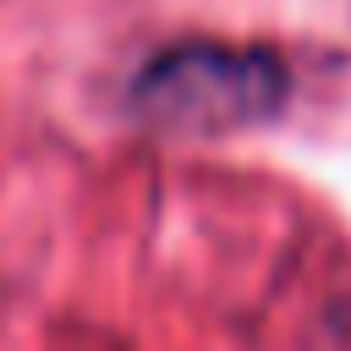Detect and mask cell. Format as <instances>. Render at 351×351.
Returning <instances> with one entry per match:
<instances>
[{"instance_id": "cell-1", "label": "cell", "mask_w": 351, "mask_h": 351, "mask_svg": "<svg viewBox=\"0 0 351 351\" xmlns=\"http://www.w3.org/2000/svg\"><path fill=\"white\" fill-rule=\"evenodd\" d=\"M291 71L269 49L247 44H176L154 55L132 82L137 121L176 137H230L285 110Z\"/></svg>"}]
</instances>
